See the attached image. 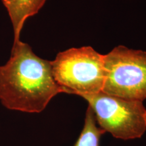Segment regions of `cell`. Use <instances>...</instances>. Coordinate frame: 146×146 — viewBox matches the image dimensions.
<instances>
[{
  "instance_id": "1",
  "label": "cell",
  "mask_w": 146,
  "mask_h": 146,
  "mask_svg": "<svg viewBox=\"0 0 146 146\" xmlns=\"http://www.w3.org/2000/svg\"><path fill=\"white\" fill-rule=\"evenodd\" d=\"M64 93L53 76L51 62L27 43H14L10 60L0 66V101L7 108L39 113L54 97Z\"/></svg>"
},
{
  "instance_id": "2",
  "label": "cell",
  "mask_w": 146,
  "mask_h": 146,
  "mask_svg": "<svg viewBox=\"0 0 146 146\" xmlns=\"http://www.w3.org/2000/svg\"><path fill=\"white\" fill-rule=\"evenodd\" d=\"M54 78L64 93L82 96L102 92L105 81L104 55L91 46L68 49L51 62Z\"/></svg>"
},
{
  "instance_id": "3",
  "label": "cell",
  "mask_w": 146,
  "mask_h": 146,
  "mask_svg": "<svg viewBox=\"0 0 146 146\" xmlns=\"http://www.w3.org/2000/svg\"><path fill=\"white\" fill-rule=\"evenodd\" d=\"M92 110L105 132L123 140L140 138L146 131V109L143 102L100 92L81 96Z\"/></svg>"
},
{
  "instance_id": "4",
  "label": "cell",
  "mask_w": 146,
  "mask_h": 146,
  "mask_svg": "<svg viewBox=\"0 0 146 146\" xmlns=\"http://www.w3.org/2000/svg\"><path fill=\"white\" fill-rule=\"evenodd\" d=\"M102 92L127 100L146 99V52L119 45L104 55Z\"/></svg>"
},
{
  "instance_id": "5",
  "label": "cell",
  "mask_w": 146,
  "mask_h": 146,
  "mask_svg": "<svg viewBox=\"0 0 146 146\" xmlns=\"http://www.w3.org/2000/svg\"><path fill=\"white\" fill-rule=\"evenodd\" d=\"M8 10L14 29V43L20 41V35L27 18L35 15L46 0H1Z\"/></svg>"
},
{
  "instance_id": "6",
  "label": "cell",
  "mask_w": 146,
  "mask_h": 146,
  "mask_svg": "<svg viewBox=\"0 0 146 146\" xmlns=\"http://www.w3.org/2000/svg\"><path fill=\"white\" fill-rule=\"evenodd\" d=\"M105 133L98 127L94 112L88 106L83 129L74 146H100V138Z\"/></svg>"
}]
</instances>
